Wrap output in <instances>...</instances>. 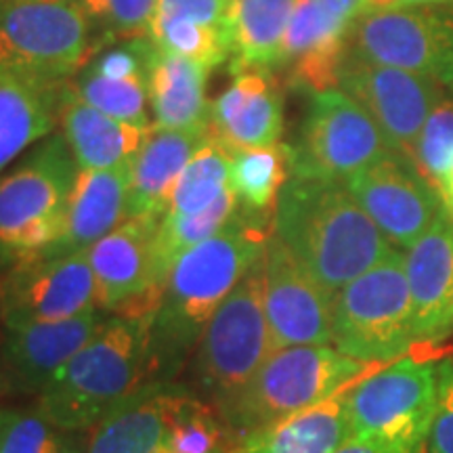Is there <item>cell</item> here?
I'll list each match as a JSON object with an SVG mask.
<instances>
[{
    "instance_id": "obj_1",
    "label": "cell",
    "mask_w": 453,
    "mask_h": 453,
    "mask_svg": "<svg viewBox=\"0 0 453 453\" xmlns=\"http://www.w3.org/2000/svg\"><path fill=\"white\" fill-rule=\"evenodd\" d=\"M269 219L273 217L237 208L223 229L177 258L151 315L150 380L173 382L223 300L263 263L271 240Z\"/></svg>"
},
{
    "instance_id": "obj_2",
    "label": "cell",
    "mask_w": 453,
    "mask_h": 453,
    "mask_svg": "<svg viewBox=\"0 0 453 453\" xmlns=\"http://www.w3.org/2000/svg\"><path fill=\"white\" fill-rule=\"evenodd\" d=\"M271 234L332 294L396 250L336 179L288 174Z\"/></svg>"
},
{
    "instance_id": "obj_3",
    "label": "cell",
    "mask_w": 453,
    "mask_h": 453,
    "mask_svg": "<svg viewBox=\"0 0 453 453\" xmlns=\"http://www.w3.org/2000/svg\"><path fill=\"white\" fill-rule=\"evenodd\" d=\"M151 315H113L55 373L36 411L57 430H87L150 382Z\"/></svg>"
},
{
    "instance_id": "obj_4",
    "label": "cell",
    "mask_w": 453,
    "mask_h": 453,
    "mask_svg": "<svg viewBox=\"0 0 453 453\" xmlns=\"http://www.w3.org/2000/svg\"><path fill=\"white\" fill-rule=\"evenodd\" d=\"M373 367L340 353L332 344L281 349L271 353L237 393L219 403L217 411L240 441L344 393Z\"/></svg>"
},
{
    "instance_id": "obj_5",
    "label": "cell",
    "mask_w": 453,
    "mask_h": 453,
    "mask_svg": "<svg viewBox=\"0 0 453 453\" xmlns=\"http://www.w3.org/2000/svg\"><path fill=\"white\" fill-rule=\"evenodd\" d=\"M78 168L64 134L0 179V267L41 257L64 235Z\"/></svg>"
},
{
    "instance_id": "obj_6",
    "label": "cell",
    "mask_w": 453,
    "mask_h": 453,
    "mask_svg": "<svg viewBox=\"0 0 453 453\" xmlns=\"http://www.w3.org/2000/svg\"><path fill=\"white\" fill-rule=\"evenodd\" d=\"M439 361L399 357L347 390L350 439L387 453H426Z\"/></svg>"
},
{
    "instance_id": "obj_7",
    "label": "cell",
    "mask_w": 453,
    "mask_h": 453,
    "mask_svg": "<svg viewBox=\"0 0 453 453\" xmlns=\"http://www.w3.org/2000/svg\"><path fill=\"white\" fill-rule=\"evenodd\" d=\"M332 347L370 365H387L416 347L403 250L396 248L336 294Z\"/></svg>"
},
{
    "instance_id": "obj_8",
    "label": "cell",
    "mask_w": 453,
    "mask_h": 453,
    "mask_svg": "<svg viewBox=\"0 0 453 453\" xmlns=\"http://www.w3.org/2000/svg\"><path fill=\"white\" fill-rule=\"evenodd\" d=\"M78 0H0V76L70 81L97 50Z\"/></svg>"
},
{
    "instance_id": "obj_9",
    "label": "cell",
    "mask_w": 453,
    "mask_h": 453,
    "mask_svg": "<svg viewBox=\"0 0 453 453\" xmlns=\"http://www.w3.org/2000/svg\"><path fill=\"white\" fill-rule=\"evenodd\" d=\"M273 353L265 313V258L234 288L196 349L200 388L217 407L237 393Z\"/></svg>"
},
{
    "instance_id": "obj_10",
    "label": "cell",
    "mask_w": 453,
    "mask_h": 453,
    "mask_svg": "<svg viewBox=\"0 0 453 453\" xmlns=\"http://www.w3.org/2000/svg\"><path fill=\"white\" fill-rule=\"evenodd\" d=\"M393 151L364 107L340 88L311 95L296 143L288 145L290 174L347 180Z\"/></svg>"
},
{
    "instance_id": "obj_11",
    "label": "cell",
    "mask_w": 453,
    "mask_h": 453,
    "mask_svg": "<svg viewBox=\"0 0 453 453\" xmlns=\"http://www.w3.org/2000/svg\"><path fill=\"white\" fill-rule=\"evenodd\" d=\"M349 53L453 87V3L359 15L349 32Z\"/></svg>"
},
{
    "instance_id": "obj_12",
    "label": "cell",
    "mask_w": 453,
    "mask_h": 453,
    "mask_svg": "<svg viewBox=\"0 0 453 453\" xmlns=\"http://www.w3.org/2000/svg\"><path fill=\"white\" fill-rule=\"evenodd\" d=\"M338 88L370 113L395 151L411 160L424 124L447 93V87L433 78L350 53L340 67Z\"/></svg>"
},
{
    "instance_id": "obj_13",
    "label": "cell",
    "mask_w": 453,
    "mask_h": 453,
    "mask_svg": "<svg viewBox=\"0 0 453 453\" xmlns=\"http://www.w3.org/2000/svg\"><path fill=\"white\" fill-rule=\"evenodd\" d=\"M93 309H99L97 283L87 250L24 260L0 281L3 326L65 321Z\"/></svg>"
},
{
    "instance_id": "obj_14",
    "label": "cell",
    "mask_w": 453,
    "mask_h": 453,
    "mask_svg": "<svg viewBox=\"0 0 453 453\" xmlns=\"http://www.w3.org/2000/svg\"><path fill=\"white\" fill-rule=\"evenodd\" d=\"M162 217H128L88 248L97 283V307L116 315H154L164 281L156 240Z\"/></svg>"
},
{
    "instance_id": "obj_15",
    "label": "cell",
    "mask_w": 453,
    "mask_h": 453,
    "mask_svg": "<svg viewBox=\"0 0 453 453\" xmlns=\"http://www.w3.org/2000/svg\"><path fill=\"white\" fill-rule=\"evenodd\" d=\"M344 183L367 217L399 250H407L420 240L443 212L437 189L418 164L401 151H388Z\"/></svg>"
},
{
    "instance_id": "obj_16",
    "label": "cell",
    "mask_w": 453,
    "mask_h": 453,
    "mask_svg": "<svg viewBox=\"0 0 453 453\" xmlns=\"http://www.w3.org/2000/svg\"><path fill=\"white\" fill-rule=\"evenodd\" d=\"M334 300L296 257L271 234L265 254V313L271 349L332 344Z\"/></svg>"
},
{
    "instance_id": "obj_17",
    "label": "cell",
    "mask_w": 453,
    "mask_h": 453,
    "mask_svg": "<svg viewBox=\"0 0 453 453\" xmlns=\"http://www.w3.org/2000/svg\"><path fill=\"white\" fill-rule=\"evenodd\" d=\"M105 319L99 309L47 324L4 326L0 367L11 390L41 395L57 372L88 342Z\"/></svg>"
},
{
    "instance_id": "obj_18",
    "label": "cell",
    "mask_w": 453,
    "mask_h": 453,
    "mask_svg": "<svg viewBox=\"0 0 453 453\" xmlns=\"http://www.w3.org/2000/svg\"><path fill=\"white\" fill-rule=\"evenodd\" d=\"M403 254L416 344H437L453 334V219L445 208Z\"/></svg>"
},
{
    "instance_id": "obj_19",
    "label": "cell",
    "mask_w": 453,
    "mask_h": 453,
    "mask_svg": "<svg viewBox=\"0 0 453 453\" xmlns=\"http://www.w3.org/2000/svg\"><path fill=\"white\" fill-rule=\"evenodd\" d=\"M211 104L208 133L231 154L280 143L283 97L273 72L242 70Z\"/></svg>"
},
{
    "instance_id": "obj_20",
    "label": "cell",
    "mask_w": 453,
    "mask_h": 453,
    "mask_svg": "<svg viewBox=\"0 0 453 453\" xmlns=\"http://www.w3.org/2000/svg\"><path fill=\"white\" fill-rule=\"evenodd\" d=\"M206 139L208 124L194 128L151 124L130 166L128 217H164L180 173Z\"/></svg>"
},
{
    "instance_id": "obj_21",
    "label": "cell",
    "mask_w": 453,
    "mask_h": 453,
    "mask_svg": "<svg viewBox=\"0 0 453 453\" xmlns=\"http://www.w3.org/2000/svg\"><path fill=\"white\" fill-rule=\"evenodd\" d=\"M130 166L81 170L73 185L64 235L36 258L84 252L128 219Z\"/></svg>"
},
{
    "instance_id": "obj_22",
    "label": "cell",
    "mask_w": 453,
    "mask_h": 453,
    "mask_svg": "<svg viewBox=\"0 0 453 453\" xmlns=\"http://www.w3.org/2000/svg\"><path fill=\"white\" fill-rule=\"evenodd\" d=\"M180 393L173 382H145L95 424L87 453H157Z\"/></svg>"
},
{
    "instance_id": "obj_23",
    "label": "cell",
    "mask_w": 453,
    "mask_h": 453,
    "mask_svg": "<svg viewBox=\"0 0 453 453\" xmlns=\"http://www.w3.org/2000/svg\"><path fill=\"white\" fill-rule=\"evenodd\" d=\"M65 82L0 76V173L27 147L53 133Z\"/></svg>"
},
{
    "instance_id": "obj_24",
    "label": "cell",
    "mask_w": 453,
    "mask_h": 453,
    "mask_svg": "<svg viewBox=\"0 0 453 453\" xmlns=\"http://www.w3.org/2000/svg\"><path fill=\"white\" fill-rule=\"evenodd\" d=\"M64 139L81 170H111L127 166L139 154L145 130L116 120L84 104L65 84L59 116Z\"/></svg>"
},
{
    "instance_id": "obj_25",
    "label": "cell",
    "mask_w": 453,
    "mask_h": 453,
    "mask_svg": "<svg viewBox=\"0 0 453 453\" xmlns=\"http://www.w3.org/2000/svg\"><path fill=\"white\" fill-rule=\"evenodd\" d=\"M347 390L286 420L254 430L237 441L234 453H336L350 439Z\"/></svg>"
},
{
    "instance_id": "obj_26",
    "label": "cell",
    "mask_w": 453,
    "mask_h": 453,
    "mask_svg": "<svg viewBox=\"0 0 453 453\" xmlns=\"http://www.w3.org/2000/svg\"><path fill=\"white\" fill-rule=\"evenodd\" d=\"M296 0H231L223 34L231 72L275 70Z\"/></svg>"
},
{
    "instance_id": "obj_27",
    "label": "cell",
    "mask_w": 453,
    "mask_h": 453,
    "mask_svg": "<svg viewBox=\"0 0 453 453\" xmlns=\"http://www.w3.org/2000/svg\"><path fill=\"white\" fill-rule=\"evenodd\" d=\"M208 73L211 67L156 47L150 64V99L157 127L194 128L208 124Z\"/></svg>"
},
{
    "instance_id": "obj_28",
    "label": "cell",
    "mask_w": 453,
    "mask_h": 453,
    "mask_svg": "<svg viewBox=\"0 0 453 453\" xmlns=\"http://www.w3.org/2000/svg\"><path fill=\"white\" fill-rule=\"evenodd\" d=\"M288 174H290L288 145L252 147V150L237 151L231 157L229 185L242 211L273 217L277 197L288 180Z\"/></svg>"
},
{
    "instance_id": "obj_29",
    "label": "cell",
    "mask_w": 453,
    "mask_h": 453,
    "mask_svg": "<svg viewBox=\"0 0 453 453\" xmlns=\"http://www.w3.org/2000/svg\"><path fill=\"white\" fill-rule=\"evenodd\" d=\"M231 157L234 154L208 133V139L180 173L170 196L166 214L183 217V214H194L212 206L229 189Z\"/></svg>"
},
{
    "instance_id": "obj_30",
    "label": "cell",
    "mask_w": 453,
    "mask_h": 453,
    "mask_svg": "<svg viewBox=\"0 0 453 453\" xmlns=\"http://www.w3.org/2000/svg\"><path fill=\"white\" fill-rule=\"evenodd\" d=\"M237 208H240V202H237L234 189L229 185V189L212 206H208L206 211L183 214V217L164 214L156 240L157 269H160L162 281L166 283L170 269L177 263L180 254L197 246V243L206 242L208 237H212L217 231L223 229V225L234 217Z\"/></svg>"
},
{
    "instance_id": "obj_31",
    "label": "cell",
    "mask_w": 453,
    "mask_h": 453,
    "mask_svg": "<svg viewBox=\"0 0 453 453\" xmlns=\"http://www.w3.org/2000/svg\"><path fill=\"white\" fill-rule=\"evenodd\" d=\"M67 88L84 104L97 107L99 111L116 120L128 122L133 127L150 128L147 120V99H150V73L127 78V81H111L95 73L84 65L76 76L67 81Z\"/></svg>"
},
{
    "instance_id": "obj_32",
    "label": "cell",
    "mask_w": 453,
    "mask_h": 453,
    "mask_svg": "<svg viewBox=\"0 0 453 453\" xmlns=\"http://www.w3.org/2000/svg\"><path fill=\"white\" fill-rule=\"evenodd\" d=\"M226 441L235 439L217 407L183 390L170 413L166 434L157 453H212Z\"/></svg>"
},
{
    "instance_id": "obj_33",
    "label": "cell",
    "mask_w": 453,
    "mask_h": 453,
    "mask_svg": "<svg viewBox=\"0 0 453 453\" xmlns=\"http://www.w3.org/2000/svg\"><path fill=\"white\" fill-rule=\"evenodd\" d=\"M150 41L164 53L185 57L214 70L229 59L223 27L202 26L170 15H154Z\"/></svg>"
},
{
    "instance_id": "obj_34",
    "label": "cell",
    "mask_w": 453,
    "mask_h": 453,
    "mask_svg": "<svg viewBox=\"0 0 453 453\" xmlns=\"http://www.w3.org/2000/svg\"><path fill=\"white\" fill-rule=\"evenodd\" d=\"M350 26L353 21L334 13L326 0H296L283 34L275 70H283L294 59L307 55L309 50L321 47L332 38L349 36Z\"/></svg>"
},
{
    "instance_id": "obj_35",
    "label": "cell",
    "mask_w": 453,
    "mask_h": 453,
    "mask_svg": "<svg viewBox=\"0 0 453 453\" xmlns=\"http://www.w3.org/2000/svg\"><path fill=\"white\" fill-rule=\"evenodd\" d=\"M95 34L105 41H134L150 36L157 0H78Z\"/></svg>"
},
{
    "instance_id": "obj_36",
    "label": "cell",
    "mask_w": 453,
    "mask_h": 453,
    "mask_svg": "<svg viewBox=\"0 0 453 453\" xmlns=\"http://www.w3.org/2000/svg\"><path fill=\"white\" fill-rule=\"evenodd\" d=\"M413 162L433 187L453 166V90L445 93L428 116L413 150Z\"/></svg>"
},
{
    "instance_id": "obj_37",
    "label": "cell",
    "mask_w": 453,
    "mask_h": 453,
    "mask_svg": "<svg viewBox=\"0 0 453 453\" xmlns=\"http://www.w3.org/2000/svg\"><path fill=\"white\" fill-rule=\"evenodd\" d=\"M38 411L0 407V453H59L64 441Z\"/></svg>"
},
{
    "instance_id": "obj_38",
    "label": "cell",
    "mask_w": 453,
    "mask_h": 453,
    "mask_svg": "<svg viewBox=\"0 0 453 453\" xmlns=\"http://www.w3.org/2000/svg\"><path fill=\"white\" fill-rule=\"evenodd\" d=\"M426 453H453V357L439 361L437 401H434Z\"/></svg>"
},
{
    "instance_id": "obj_39",
    "label": "cell",
    "mask_w": 453,
    "mask_h": 453,
    "mask_svg": "<svg viewBox=\"0 0 453 453\" xmlns=\"http://www.w3.org/2000/svg\"><path fill=\"white\" fill-rule=\"evenodd\" d=\"M231 0H157L154 15H170L202 26L223 27Z\"/></svg>"
},
{
    "instance_id": "obj_40",
    "label": "cell",
    "mask_w": 453,
    "mask_h": 453,
    "mask_svg": "<svg viewBox=\"0 0 453 453\" xmlns=\"http://www.w3.org/2000/svg\"><path fill=\"white\" fill-rule=\"evenodd\" d=\"M327 7H330L334 13H338L342 19L355 21L357 17L364 15V0H326Z\"/></svg>"
},
{
    "instance_id": "obj_41",
    "label": "cell",
    "mask_w": 453,
    "mask_h": 453,
    "mask_svg": "<svg viewBox=\"0 0 453 453\" xmlns=\"http://www.w3.org/2000/svg\"><path fill=\"white\" fill-rule=\"evenodd\" d=\"M336 453H387V451L380 449V447H378V445L367 443V441L349 439L347 443L340 447V449H338Z\"/></svg>"
},
{
    "instance_id": "obj_42",
    "label": "cell",
    "mask_w": 453,
    "mask_h": 453,
    "mask_svg": "<svg viewBox=\"0 0 453 453\" xmlns=\"http://www.w3.org/2000/svg\"><path fill=\"white\" fill-rule=\"evenodd\" d=\"M235 445H237V441H226L225 445H220L219 449H214L212 453H234L235 451Z\"/></svg>"
},
{
    "instance_id": "obj_43",
    "label": "cell",
    "mask_w": 453,
    "mask_h": 453,
    "mask_svg": "<svg viewBox=\"0 0 453 453\" xmlns=\"http://www.w3.org/2000/svg\"><path fill=\"white\" fill-rule=\"evenodd\" d=\"M11 390V387H9V382H7V376H4V372H3V367H0V396H4Z\"/></svg>"
},
{
    "instance_id": "obj_44",
    "label": "cell",
    "mask_w": 453,
    "mask_h": 453,
    "mask_svg": "<svg viewBox=\"0 0 453 453\" xmlns=\"http://www.w3.org/2000/svg\"><path fill=\"white\" fill-rule=\"evenodd\" d=\"M59 453H87V451L78 449V447H76V445H73V443H70V441H64V445H61V449H59Z\"/></svg>"
},
{
    "instance_id": "obj_45",
    "label": "cell",
    "mask_w": 453,
    "mask_h": 453,
    "mask_svg": "<svg viewBox=\"0 0 453 453\" xmlns=\"http://www.w3.org/2000/svg\"><path fill=\"white\" fill-rule=\"evenodd\" d=\"M407 7H413V4H434V3H453V0H405Z\"/></svg>"
}]
</instances>
